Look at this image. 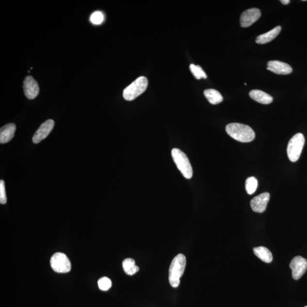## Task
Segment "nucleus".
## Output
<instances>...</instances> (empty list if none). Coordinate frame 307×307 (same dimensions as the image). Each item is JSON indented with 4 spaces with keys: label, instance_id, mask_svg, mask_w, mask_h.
Masks as SVG:
<instances>
[{
    "label": "nucleus",
    "instance_id": "ddd939ff",
    "mask_svg": "<svg viewBox=\"0 0 307 307\" xmlns=\"http://www.w3.org/2000/svg\"><path fill=\"white\" fill-rule=\"evenodd\" d=\"M16 126L15 124H6L0 130V143L2 144L9 143L15 136Z\"/></svg>",
    "mask_w": 307,
    "mask_h": 307
},
{
    "label": "nucleus",
    "instance_id": "2eb2a0df",
    "mask_svg": "<svg viewBox=\"0 0 307 307\" xmlns=\"http://www.w3.org/2000/svg\"><path fill=\"white\" fill-rule=\"evenodd\" d=\"M251 98L254 101L262 104H270L273 101L272 96L266 92L259 90L251 91L249 93Z\"/></svg>",
    "mask_w": 307,
    "mask_h": 307
},
{
    "label": "nucleus",
    "instance_id": "4468645a",
    "mask_svg": "<svg viewBox=\"0 0 307 307\" xmlns=\"http://www.w3.org/2000/svg\"><path fill=\"white\" fill-rule=\"evenodd\" d=\"M282 28L280 26H276L275 28L271 30L269 32L264 33L257 37L256 42L257 44H266L275 39L281 31Z\"/></svg>",
    "mask_w": 307,
    "mask_h": 307
},
{
    "label": "nucleus",
    "instance_id": "4be33fe9",
    "mask_svg": "<svg viewBox=\"0 0 307 307\" xmlns=\"http://www.w3.org/2000/svg\"><path fill=\"white\" fill-rule=\"evenodd\" d=\"M104 15L101 12H95L90 17V21L94 25H100L104 21Z\"/></svg>",
    "mask_w": 307,
    "mask_h": 307
},
{
    "label": "nucleus",
    "instance_id": "9b49d317",
    "mask_svg": "<svg viewBox=\"0 0 307 307\" xmlns=\"http://www.w3.org/2000/svg\"><path fill=\"white\" fill-rule=\"evenodd\" d=\"M270 197V194L268 193H262L259 196L254 197L250 201V206L254 212L257 213L265 212Z\"/></svg>",
    "mask_w": 307,
    "mask_h": 307
},
{
    "label": "nucleus",
    "instance_id": "7ed1b4c3",
    "mask_svg": "<svg viewBox=\"0 0 307 307\" xmlns=\"http://www.w3.org/2000/svg\"><path fill=\"white\" fill-rule=\"evenodd\" d=\"M171 155L175 163L183 177L187 179H191L193 176V170L186 155L177 148H173Z\"/></svg>",
    "mask_w": 307,
    "mask_h": 307
},
{
    "label": "nucleus",
    "instance_id": "423d86ee",
    "mask_svg": "<svg viewBox=\"0 0 307 307\" xmlns=\"http://www.w3.org/2000/svg\"><path fill=\"white\" fill-rule=\"evenodd\" d=\"M50 265L52 270L58 273L70 272L71 263L70 259L64 253H56L52 256Z\"/></svg>",
    "mask_w": 307,
    "mask_h": 307
},
{
    "label": "nucleus",
    "instance_id": "20e7f679",
    "mask_svg": "<svg viewBox=\"0 0 307 307\" xmlns=\"http://www.w3.org/2000/svg\"><path fill=\"white\" fill-rule=\"evenodd\" d=\"M147 85L148 80L146 77H141L137 78L124 90L123 97L125 100H134L146 91Z\"/></svg>",
    "mask_w": 307,
    "mask_h": 307
},
{
    "label": "nucleus",
    "instance_id": "f3484780",
    "mask_svg": "<svg viewBox=\"0 0 307 307\" xmlns=\"http://www.w3.org/2000/svg\"><path fill=\"white\" fill-rule=\"evenodd\" d=\"M205 97L211 104H220L223 101V97L220 92L214 89H208L204 92Z\"/></svg>",
    "mask_w": 307,
    "mask_h": 307
},
{
    "label": "nucleus",
    "instance_id": "0eeeda50",
    "mask_svg": "<svg viewBox=\"0 0 307 307\" xmlns=\"http://www.w3.org/2000/svg\"><path fill=\"white\" fill-rule=\"evenodd\" d=\"M290 267L292 270V278L298 280L307 270V259L301 256L295 257L290 262Z\"/></svg>",
    "mask_w": 307,
    "mask_h": 307
},
{
    "label": "nucleus",
    "instance_id": "a878e982",
    "mask_svg": "<svg viewBox=\"0 0 307 307\" xmlns=\"http://www.w3.org/2000/svg\"><path fill=\"white\" fill-rule=\"evenodd\" d=\"M305 307H307V306Z\"/></svg>",
    "mask_w": 307,
    "mask_h": 307
},
{
    "label": "nucleus",
    "instance_id": "393cba45",
    "mask_svg": "<svg viewBox=\"0 0 307 307\" xmlns=\"http://www.w3.org/2000/svg\"><path fill=\"white\" fill-rule=\"evenodd\" d=\"M245 84V85H247V84H246V83H245V84Z\"/></svg>",
    "mask_w": 307,
    "mask_h": 307
},
{
    "label": "nucleus",
    "instance_id": "9d476101",
    "mask_svg": "<svg viewBox=\"0 0 307 307\" xmlns=\"http://www.w3.org/2000/svg\"><path fill=\"white\" fill-rule=\"evenodd\" d=\"M24 91L26 97L33 100L38 97L39 87L37 81L31 76H28L24 81Z\"/></svg>",
    "mask_w": 307,
    "mask_h": 307
},
{
    "label": "nucleus",
    "instance_id": "5701e85b",
    "mask_svg": "<svg viewBox=\"0 0 307 307\" xmlns=\"http://www.w3.org/2000/svg\"><path fill=\"white\" fill-rule=\"evenodd\" d=\"M7 202V197H6L5 182L3 180L0 181V203L5 204Z\"/></svg>",
    "mask_w": 307,
    "mask_h": 307
},
{
    "label": "nucleus",
    "instance_id": "aec40b11",
    "mask_svg": "<svg viewBox=\"0 0 307 307\" xmlns=\"http://www.w3.org/2000/svg\"><path fill=\"white\" fill-rule=\"evenodd\" d=\"M190 68L191 72L197 80H200L201 79H207V76L200 66L191 64Z\"/></svg>",
    "mask_w": 307,
    "mask_h": 307
},
{
    "label": "nucleus",
    "instance_id": "dca6fc26",
    "mask_svg": "<svg viewBox=\"0 0 307 307\" xmlns=\"http://www.w3.org/2000/svg\"><path fill=\"white\" fill-rule=\"evenodd\" d=\"M254 254L262 261L269 263L272 262L273 255L270 251L265 247L259 246L253 249Z\"/></svg>",
    "mask_w": 307,
    "mask_h": 307
},
{
    "label": "nucleus",
    "instance_id": "f03ea898",
    "mask_svg": "<svg viewBox=\"0 0 307 307\" xmlns=\"http://www.w3.org/2000/svg\"><path fill=\"white\" fill-rule=\"evenodd\" d=\"M186 266V258L183 254H179L173 259L169 269L170 285L176 288L180 285V279L182 276Z\"/></svg>",
    "mask_w": 307,
    "mask_h": 307
},
{
    "label": "nucleus",
    "instance_id": "f8f14e48",
    "mask_svg": "<svg viewBox=\"0 0 307 307\" xmlns=\"http://www.w3.org/2000/svg\"><path fill=\"white\" fill-rule=\"evenodd\" d=\"M267 70L278 75H288L292 72L291 66L278 61H272L267 63Z\"/></svg>",
    "mask_w": 307,
    "mask_h": 307
},
{
    "label": "nucleus",
    "instance_id": "a211bd4d",
    "mask_svg": "<svg viewBox=\"0 0 307 307\" xmlns=\"http://www.w3.org/2000/svg\"><path fill=\"white\" fill-rule=\"evenodd\" d=\"M123 267L124 272L129 275H133L140 270L135 265V260L132 259H125L123 262Z\"/></svg>",
    "mask_w": 307,
    "mask_h": 307
},
{
    "label": "nucleus",
    "instance_id": "6e6552de",
    "mask_svg": "<svg viewBox=\"0 0 307 307\" xmlns=\"http://www.w3.org/2000/svg\"><path fill=\"white\" fill-rule=\"evenodd\" d=\"M261 12L258 8H251L244 11L240 16V24L242 28L249 27L259 20Z\"/></svg>",
    "mask_w": 307,
    "mask_h": 307
},
{
    "label": "nucleus",
    "instance_id": "412c9836",
    "mask_svg": "<svg viewBox=\"0 0 307 307\" xmlns=\"http://www.w3.org/2000/svg\"><path fill=\"white\" fill-rule=\"evenodd\" d=\"M98 286L102 291H108L112 286V281L107 277H102L98 280Z\"/></svg>",
    "mask_w": 307,
    "mask_h": 307
},
{
    "label": "nucleus",
    "instance_id": "b1692460",
    "mask_svg": "<svg viewBox=\"0 0 307 307\" xmlns=\"http://www.w3.org/2000/svg\"><path fill=\"white\" fill-rule=\"evenodd\" d=\"M280 2L284 5H287L290 4V0H281Z\"/></svg>",
    "mask_w": 307,
    "mask_h": 307
},
{
    "label": "nucleus",
    "instance_id": "1a4fd4ad",
    "mask_svg": "<svg viewBox=\"0 0 307 307\" xmlns=\"http://www.w3.org/2000/svg\"><path fill=\"white\" fill-rule=\"evenodd\" d=\"M54 125V121L52 120H48L43 123L33 135V143L38 144L45 140L53 129Z\"/></svg>",
    "mask_w": 307,
    "mask_h": 307
},
{
    "label": "nucleus",
    "instance_id": "39448f33",
    "mask_svg": "<svg viewBox=\"0 0 307 307\" xmlns=\"http://www.w3.org/2000/svg\"><path fill=\"white\" fill-rule=\"evenodd\" d=\"M305 144V138L302 133L293 135L290 140L287 149V156L292 162H295L299 159Z\"/></svg>",
    "mask_w": 307,
    "mask_h": 307
},
{
    "label": "nucleus",
    "instance_id": "f257e3e1",
    "mask_svg": "<svg viewBox=\"0 0 307 307\" xmlns=\"http://www.w3.org/2000/svg\"><path fill=\"white\" fill-rule=\"evenodd\" d=\"M226 131L233 139L241 143H250L256 137L255 133L248 125L231 123L226 127Z\"/></svg>",
    "mask_w": 307,
    "mask_h": 307
},
{
    "label": "nucleus",
    "instance_id": "6ab92c4d",
    "mask_svg": "<svg viewBox=\"0 0 307 307\" xmlns=\"http://www.w3.org/2000/svg\"><path fill=\"white\" fill-rule=\"evenodd\" d=\"M258 187V180L255 177L247 178L245 182V189L247 194H252L256 192Z\"/></svg>",
    "mask_w": 307,
    "mask_h": 307
}]
</instances>
